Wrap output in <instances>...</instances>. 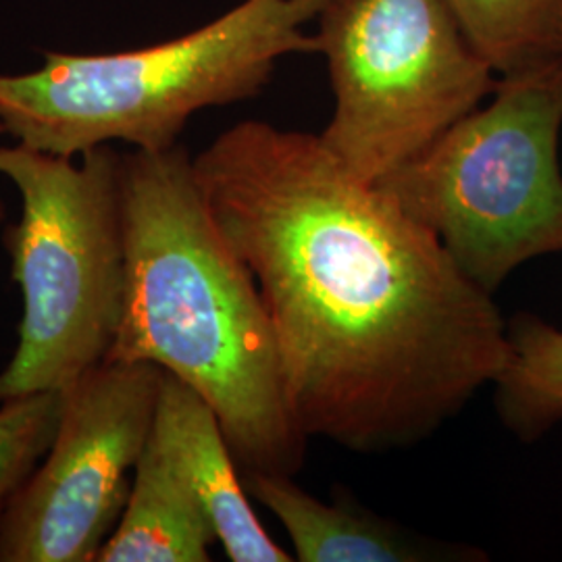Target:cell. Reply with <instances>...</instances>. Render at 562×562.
<instances>
[{
  "label": "cell",
  "mask_w": 562,
  "mask_h": 562,
  "mask_svg": "<svg viewBox=\"0 0 562 562\" xmlns=\"http://www.w3.org/2000/svg\"><path fill=\"white\" fill-rule=\"evenodd\" d=\"M194 173L259 285L308 440L408 448L501 380L510 341L494 296L319 134L241 121L194 157Z\"/></svg>",
  "instance_id": "cell-1"
},
{
  "label": "cell",
  "mask_w": 562,
  "mask_h": 562,
  "mask_svg": "<svg viewBox=\"0 0 562 562\" xmlns=\"http://www.w3.org/2000/svg\"><path fill=\"white\" fill-rule=\"evenodd\" d=\"M127 283L106 361L150 362L213 408L241 473L296 475L292 415L259 285L213 220L194 157L176 144L121 161Z\"/></svg>",
  "instance_id": "cell-2"
},
{
  "label": "cell",
  "mask_w": 562,
  "mask_h": 562,
  "mask_svg": "<svg viewBox=\"0 0 562 562\" xmlns=\"http://www.w3.org/2000/svg\"><path fill=\"white\" fill-rule=\"evenodd\" d=\"M322 0H244L180 38L146 48L44 53L27 74H0V123L15 142L59 157L113 142L178 144L202 109L252 99L288 55L315 53L304 25Z\"/></svg>",
  "instance_id": "cell-3"
},
{
  "label": "cell",
  "mask_w": 562,
  "mask_h": 562,
  "mask_svg": "<svg viewBox=\"0 0 562 562\" xmlns=\"http://www.w3.org/2000/svg\"><path fill=\"white\" fill-rule=\"evenodd\" d=\"M121 161L111 144L80 157L0 146V176L21 199L7 244L23 299L0 402L63 392L109 359L127 283Z\"/></svg>",
  "instance_id": "cell-4"
},
{
  "label": "cell",
  "mask_w": 562,
  "mask_h": 562,
  "mask_svg": "<svg viewBox=\"0 0 562 562\" xmlns=\"http://www.w3.org/2000/svg\"><path fill=\"white\" fill-rule=\"evenodd\" d=\"M562 60L501 76L475 109L378 186L487 294L562 252Z\"/></svg>",
  "instance_id": "cell-5"
},
{
  "label": "cell",
  "mask_w": 562,
  "mask_h": 562,
  "mask_svg": "<svg viewBox=\"0 0 562 562\" xmlns=\"http://www.w3.org/2000/svg\"><path fill=\"white\" fill-rule=\"evenodd\" d=\"M315 20L334 90L319 138L367 183L411 161L496 88L446 0H322Z\"/></svg>",
  "instance_id": "cell-6"
},
{
  "label": "cell",
  "mask_w": 562,
  "mask_h": 562,
  "mask_svg": "<svg viewBox=\"0 0 562 562\" xmlns=\"http://www.w3.org/2000/svg\"><path fill=\"white\" fill-rule=\"evenodd\" d=\"M162 373L104 361L63 390L55 440L0 515V562H97L153 434Z\"/></svg>",
  "instance_id": "cell-7"
},
{
  "label": "cell",
  "mask_w": 562,
  "mask_h": 562,
  "mask_svg": "<svg viewBox=\"0 0 562 562\" xmlns=\"http://www.w3.org/2000/svg\"><path fill=\"white\" fill-rule=\"evenodd\" d=\"M150 440L201 503L229 561H294L262 529L248 501L240 464L213 408L167 371Z\"/></svg>",
  "instance_id": "cell-8"
},
{
  "label": "cell",
  "mask_w": 562,
  "mask_h": 562,
  "mask_svg": "<svg viewBox=\"0 0 562 562\" xmlns=\"http://www.w3.org/2000/svg\"><path fill=\"white\" fill-rule=\"evenodd\" d=\"M246 492L273 513L285 529L294 561L423 562L473 561L483 557L464 546L419 540L357 504L322 503L304 492L294 475L241 473Z\"/></svg>",
  "instance_id": "cell-9"
},
{
  "label": "cell",
  "mask_w": 562,
  "mask_h": 562,
  "mask_svg": "<svg viewBox=\"0 0 562 562\" xmlns=\"http://www.w3.org/2000/svg\"><path fill=\"white\" fill-rule=\"evenodd\" d=\"M215 542L201 503L148 438L123 515L97 562H206Z\"/></svg>",
  "instance_id": "cell-10"
},
{
  "label": "cell",
  "mask_w": 562,
  "mask_h": 562,
  "mask_svg": "<svg viewBox=\"0 0 562 562\" xmlns=\"http://www.w3.org/2000/svg\"><path fill=\"white\" fill-rule=\"evenodd\" d=\"M462 34L501 76L562 60V0H446Z\"/></svg>",
  "instance_id": "cell-11"
},
{
  "label": "cell",
  "mask_w": 562,
  "mask_h": 562,
  "mask_svg": "<svg viewBox=\"0 0 562 562\" xmlns=\"http://www.w3.org/2000/svg\"><path fill=\"white\" fill-rule=\"evenodd\" d=\"M510 359L498 387L504 423L521 438H538L562 422V329L536 315L508 322Z\"/></svg>",
  "instance_id": "cell-12"
},
{
  "label": "cell",
  "mask_w": 562,
  "mask_h": 562,
  "mask_svg": "<svg viewBox=\"0 0 562 562\" xmlns=\"http://www.w3.org/2000/svg\"><path fill=\"white\" fill-rule=\"evenodd\" d=\"M63 392L0 402V515L46 457L59 429Z\"/></svg>",
  "instance_id": "cell-13"
},
{
  "label": "cell",
  "mask_w": 562,
  "mask_h": 562,
  "mask_svg": "<svg viewBox=\"0 0 562 562\" xmlns=\"http://www.w3.org/2000/svg\"><path fill=\"white\" fill-rule=\"evenodd\" d=\"M7 222V206H4V202L0 201V227L4 225Z\"/></svg>",
  "instance_id": "cell-14"
},
{
  "label": "cell",
  "mask_w": 562,
  "mask_h": 562,
  "mask_svg": "<svg viewBox=\"0 0 562 562\" xmlns=\"http://www.w3.org/2000/svg\"><path fill=\"white\" fill-rule=\"evenodd\" d=\"M0 134H4V127H2V123H0Z\"/></svg>",
  "instance_id": "cell-15"
}]
</instances>
